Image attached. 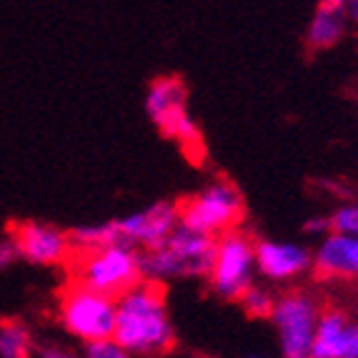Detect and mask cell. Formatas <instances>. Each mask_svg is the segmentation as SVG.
Instances as JSON below:
<instances>
[{
  "mask_svg": "<svg viewBox=\"0 0 358 358\" xmlns=\"http://www.w3.org/2000/svg\"><path fill=\"white\" fill-rule=\"evenodd\" d=\"M306 236H313V238H323L329 233V218L326 215H313V218H306L303 223Z\"/></svg>",
  "mask_w": 358,
  "mask_h": 358,
  "instance_id": "cell-21",
  "label": "cell"
},
{
  "mask_svg": "<svg viewBox=\"0 0 358 358\" xmlns=\"http://www.w3.org/2000/svg\"><path fill=\"white\" fill-rule=\"evenodd\" d=\"M358 18V0H321L306 30V43L313 50L334 48L348 33V23Z\"/></svg>",
  "mask_w": 358,
  "mask_h": 358,
  "instance_id": "cell-14",
  "label": "cell"
},
{
  "mask_svg": "<svg viewBox=\"0 0 358 358\" xmlns=\"http://www.w3.org/2000/svg\"><path fill=\"white\" fill-rule=\"evenodd\" d=\"M243 218V196L228 180H215L178 206V223L196 233L218 238L236 231Z\"/></svg>",
  "mask_w": 358,
  "mask_h": 358,
  "instance_id": "cell-4",
  "label": "cell"
},
{
  "mask_svg": "<svg viewBox=\"0 0 358 358\" xmlns=\"http://www.w3.org/2000/svg\"><path fill=\"white\" fill-rule=\"evenodd\" d=\"M215 238L183 228L176 231L158 248L143 253V281L163 286L180 278H206L213 263Z\"/></svg>",
  "mask_w": 358,
  "mask_h": 358,
  "instance_id": "cell-2",
  "label": "cell"
},
{
  "mask_svg": "<svg viewBox=\"0 0 358 358\" xmlns=\"http://www.w3.org/2000/svg\"><path fill=\"white\" fill-rule=\"evenodd\" d=\"M329 233L356 236L358 233V208L356 203H343L329 215Z\"/></svg>",
  "mask_w": 358,
  "mask_h": 358,
  "instance_id": "cell-18",
  "label": "cell"
},
{
  "mask_svg": "<svg viewBox=\"0 0 358 358\" xmlns=\"http://www.w3.org/2000/svg\"><path fill=\"white\" fill-rule=\"evenodd\" d=\"M13 243L18 248L20 261H28L33 266H63L71 258L73 245L68 241V233L58 226L38 221H25L13 228Z\"/></svg>",
  "mask_w": 358,
  "mask_h": 358,
  "instance_id": "cell-10",
  "label": "cell"
},
{
  "mask_svg": "<svg viewBox=\"0 0 358 358\" xmlns=\"http://www.w3.org/2000/svg\"><path fill=\"white\" fill-rule=\"evenodd\" d=\"M256 273L271 283H291L310 271V251L291 241H258L253 243Z\"/></svg>",
  "mask_w": 358,
  "mask_h": 358,
  "instance_id": "cell-12",
  "label": "cell"
},
{
  "mask_svg": "<svg viewBox=\"0 0 358 358\" xmlns=\"http://www.w3.org/2000/svg\"><path fill=\"white\" fill-rule=\"evenodd\" d=\"M36 358H80V353L58 341H43L36 343Z\"/></svg>",
  "mask_w": 358,
  "mask_h": 358,
  "instance_id": "cell-20",
  "label": "cell"
},
{
  "mask_svg": "<svg viewBox=\"0 0 358 358\" xmlns=\"http://www.w3.org/2000/svg\"><path fill=\"white\" fill-rule=\"evenodd\" d=\"M15 261H20V258H18V248H15L13 238H3V241H0V271L10 268Z\"/></svg>",
  "mask_w": 358,
  "mask_h": 358,
  "instance_id": "cell-22",
  "label": "cell"
},
{
  "mask_svg": "<svg viewBox=\"0 0 358 358\" xmlns=\"http://www.w3.org/2000/svg\"><path fill=\"white\" fill-rule=\"evenodd\" d=\"M58 321L68 336L80 343L113 338L115 326V299L90 291L73 281L58 299Z\"/></svg>",
  "mask_w": 358,
  "mask_h": 358,
  "instance_id": "cell-5",
  "label": "cell"
},
{
  "mask_svg": "<svg viewBox=\"0 0 358 358\" xmlns=\"http://www.w3.org/2000/svg\"><path fill=\"white\" fill-rule=\"evenodd\" d=\"M318 313L321 303L308 291H288L273 301L268 318L275 329L281 358H310Z\"/></svg>",
  "mask_w": 358,
  "mask_h": 358,
  "instance_id": "cell-8",
  "label": "cell"
},
{
  "mask_svg": "<svg viewBox=\"0 0 358 358\" xmlns=\"http://www.w3.org/2000/svg\"><path fill=\"white\" fill-rule=\"evenodd\" d=\"M310 358H358V326L346 308H321L310 341Z\"/></svg>",
  "mask_w": 358,
  "mask_h": 358,
  "instance_id": "cell-11",
  "label": "cell"
},
{
  "mask_svg": "<svg viewBox=\"0 0 358 358\" xmlns=\"http://www.w3.org/2000/svg\"><path fill=\"white\" fill-rule=\"evenodd\" d=\"M36 336L18 318L0 321V358H36Z\"/></svg>",
  "mask_w": 358,
  "mask_h": 358,
  "instance_id": "cell-15",
  "label": "cell"
},
{
  "mask_svg": "<svg viewBox=\"0 0 358 358\" xmlns=\"http://www.w3.org/2000/svg\"><path fill=\"white\" fill-rule=\"evenodd\" d=\"M113 341L133 358H161L176 346L166 291L158 283L141 281L115 299Z\"/></svg>",
  "mask_w": 358,
  "mask_h": 358,
  "instance_id": "cell-1",
  "label": "cell"
},
{
  "mask_svg": "<svg viewBox=\"0 0 358 358\" xmlns=\"http://www.w3.org/2000/svg\"><path fill=\"white\" fill-rule=\"evenodd\" d=\"M310 271L321 281H356L358 275V238L326 233L318 248L310 253Z\"/></svg>",
  "mask_w": 358,
  "mask_h": 358,
  "instance_id": "cell-13",
  "label": "cell"
},
{
  "mask_svg": "<svg viewBox=\"0 0 358 358\" xmlns=\"http://www.w3.org/2000/svg\"><path fill=\"white\" fill-rule=\"evenodd\" d=\"M80 358H133L123 346H118L113 338L96 341V343H85Z\"/></svg>",
  "mask_w": 358,
  "mask_h": 358,
  "instance_id": "cell-19",
  "label": "cell"
},
{
  "mask_svg": "<svg viewBox=\"0 0 358 358\" xmlns=\"http://www.w3.org/2000/svg\"><path fill=\"white\" fill-rule=\"evenodd\" d=\"M273 301H275V296L268 291V288L256 286V283H253V286H248L243 291V296L238 299V303H241V308L245 310V316L261 321V318L271 316V310H273Z\"/></svg>",
  "mask_w": 358,
  "mask_h": 358,
  "instance_id": "cell-17",
  "label": "cell"
},
{
  "mask_svg": "<svg viewBox=\"0 0 358 358\" xmlns=\"http://www.w3.org/2000/svg\"><path fill=\"white\" fill-rule=\"evenodd\" d=\"M120 243H128L133 248L153 251L178 226V206L176 203H153L148 208H141L136 213H128L126 218H115Z\"/></svg>",
  "mask_w": 358,
  "mask_h": 358,
  "instance_id": "cell-9",
  "label": "cell"
},
{
  "mask_svg": "<svg viewBox=\"0 0 358 358\" xmlns=\"http://www.w3.org/2000/svg\"><path fill=\"white\" fill-rule=\"evenodd\" d=\"M68 241H71L73 248H78V251H83V253L98 251V248H106V245H113V243H120L115 221L78 226L68 233Z\"/></svg>",
  "mask_w": 358,
  "mask_h": 358,
  "instance_id": "cell-16",
  "label": "cell"
},
{
  "mask_svg": "<svg viewBox=\"0 0 358 358\" xmlns=\"http://www.w3.org/2000/svg\"><path fill=\"white\" fill-rule=\"evenodd\" d=\"M245 358H266V356H245Z\"/></svg>",
  "mask_w": 358,
  "mask_h": 358,
  "instance_id": "cell-23",
  "label": "cell"
},
{
  "mask_svg": "<svg viewBox=\"0 0 358 358\" xmlns=\"http://www.w3.org/2000/svg\"><path fill=\"white\" fill-rule=\"evenodd\" d=\"M145 110L166 138L180 143L183 150H201V131L188 113V88L180 78L153 80L145 96Z\"/></svg>",
  "mask_w": 358,
  "mask_h": 358,
  "instance_id": "cell-6",
  "label": "cell"
},
{
  "mask_svg": "<svg viewBox=\"0 0 358 358\" xmlns=\"http://www.w3.org/2000/svg\"><path fill=\"white\" fill-rule=\"evenodd\" d=\"M210 291L223 301H238L248 286L256 281V258H253L251 236L228 231L215 238L213 263L208 271Z\"/></svg>",
  "mask_w": 358,
  "mask_h": 358,
  "instance_id": "cell-7",
  "label": "cell"
},
{
  "mask_svg": "<svg viewBox=\"0 0 358 358\" xmlns=\"http://www.w3.org/2000/svg\"><path fill=\"white\" fill-rule=\"evenodd\" d=\"M143 281V253L128 243H113L83 253L76 268V283L118 299Z\"/></svg>",
  "mask_w": 358,
  "mask_h": 358,
  "instance_id": "cell-3",
  "label": "cell"
}]
</instances>
